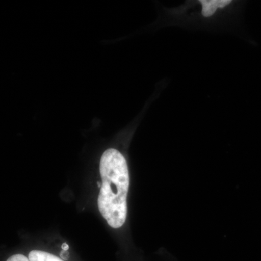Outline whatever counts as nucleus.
Instances as JSON below:
<instances>
[{
  "instance_id": "nucleus-1",
  "label": "nucleus",
  "mask_w": 261,
  "mask_h": 261,
  "mask_svg": "<svg viewBox=\"0 0 261 261\" xmlns=\"http://www.w3.org/2000/svg\"><path fill=\"white\" fill-rule=\"evenodd\" d=\"M102 178L97 204L99 213L112 228H121L127 216L129 175L126 159L116 149H108L99 163Z\"/></svg>"
},
{
  "instance_id": "nucleus-3",
  "label": "nucleus",
  "mask_w": 261,
  "mask_h": 261,
  "mask_svg": "<svg viewBox=\"0 0 261 261\" xmlns=\"http://www.w3.org/2000/svg\"><path fill=\"white\" fill-rule=\"evenodd\" d=\"M202 5V15L205 18H209L215 14L218 9L224 8L231 4V0H200Z\"/></svg>"
},
{
  "instance_id": "nucleus-2",
  "label": "nucleus",
  "mask_w": 261,
  "mask_h": 261,
  "mask_svg": "<svg viewBox=\"0 0 261 261\" xmlns=\"http://www.w3.org/2000/svg\"><path fill=\"white\" fill-rule=\"evenodd\" d=\"M7 261H64L61 257L42 250H32L27 257L22 254L12 255Z\"/></svg>"
},
{
  "instance_id": "nucleus-4",
  "label": "nucleus",
  "mask_w": 261,
  "mask_h": 261,
  "mask_svg": "<svg viewBox=\"0 0 261 261\" xmlns=\"http://www.w3.org/2000/svg\"><path fill=\"white\" fill-rule=\"evenodd\" d=\"M61 255L62 258H63V259H68V252H66V251H64V250H63V251L61 252Z\"/></svg>"
},
{
  "instance_id": "nucleus-5",
  "label": "nucleus",
  "mask_w": 261,
  "mask_h": 261,
  "mask_svg": "<svg viewBox=\"0 0 261 261\" xmlns=\"http://www.w3.org/2000/svg\"><path fill=\"white\" fill-rule=\"evenodd\" d=\"M62 249H63V250H64V251H67V250L69 249V246H68L66 243H63V245H62Z\"/></svg>"
}]
</instances>
